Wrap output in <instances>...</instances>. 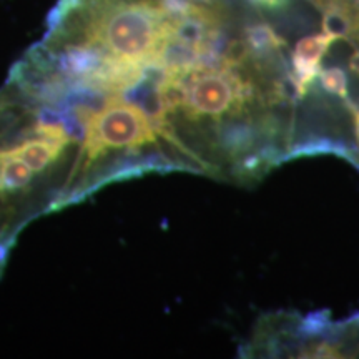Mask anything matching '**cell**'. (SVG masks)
<instances>
[{
	"mask_svg": "<svg viewBox=\"0 0 359 359\" xmlns=\"http://www.w3.org/2000/svg\"><path fill=\"white\" fill-rule=\"evenodd\" d=\"M97 109L83 111V138L80 148V167L88 170L95 161L114 151L138 150L158 140V128L140 105L123 100L118 93Z\"/></svg>",
	"mask_w": 359,
	"mask_h": 359,
	"instance_id": "obj_1",
	"label": "cell"
},
{
	"mask_svg": "<svg viewBox=\"0 0 359 359\" xmlns=\"http://www.w3.org/2000/svg\"><path fill=\"white\" fill-rule=\"evenodd\" d=\"M333 37L325 32L303 37L294 45L291 53V79L298 88L299 97L306 93L309 85L321 70V60L333 43Z\"/></svg>",
	"mask_w": 359,
	"mask_h": 359,
	"instance_id": "obj_2",
	"label": "cell"
},
{
	"mask_svg": "<svg viewBox=\"0 0 359 359\" xmlns=\"http://www.w3.org/2000/svg\"><path fill=\"white\" fill-rule=\"evenodd\" d=\"M320 83L321 87L326 90L331 95L339 97L341 100H349V85H348V75L341 67H330V69H321L320 74Z\"/></svg>",
	"mask_w": 359,
	"mask_h": 359,
	"instance_id": "obj_3",
	"label": "cell"
},
{
	"mask_svg": "<svg viewBox=\"0 0 359 359\" xmlns=\"http://www.w3.org/2000/svg\"><path fill=\"white\" fill-rule=\"evenodd\" d=\"M250 2L257 7L269 8V11H278V8L285 7L290 0H250Z\"/></svg>",
	"mask_w": 359,
	"mask_h": 359,
	"instance_id": "obj_4",
	"label": "cell"
}]
</instances>
